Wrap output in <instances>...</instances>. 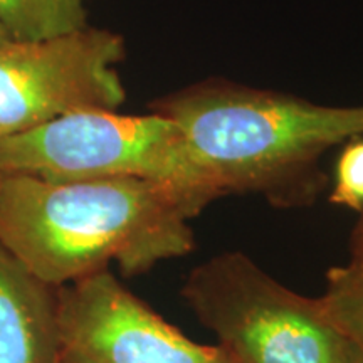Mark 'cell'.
<instances>
[{
    "label": "cell",
    "mask_w": 363,
    "mask_h": 363,
    "mask_svg": "<svg viewBox=\"0 0 363 363\" xmlns=\"http://www.w3.org/2000/svg\"><path fill=\"white\" fill-rule=\"evenodd\" d=\"M331 201L353 211H363V140L343 150L337 165Z\"/></svg>",
    "instance_id": "cell-10"
},
{
    "label": "cell",
    "mask_w": 363,
    "mask_h": 363,
    "mask_svg": "<svg viewBox=\"0 0 363 363\" xmlns=\"http://www.w3.org/2000/svg\"><path fill=\"white\" fill-rule=\"evenodd\" d=\"M121 35L84 29L0 44V138L78 111H116L126 89Z\"/></svg>",
    "instance_id": "cell-5"
},
{
    "label": "cell",
    "mask_w": 363,
    "mask_h": 363,
    "mask_svg": "<svg viewBox=\"0 0 363 363\" xmlns=\"http://www.w3.org/2000/svg\"><path fill=\"white\" fill-rule=\"evenodd\" d=\"M11 38H9V34L6 33V29H4L2 24H0V44L6 43V40H9Z\"/></svg>",
    "instance_id": "cell-13"
},
{
    "label": "cell",
    "mask_w": 363,
    "mask_h": 363,
    "mask_svg": "<svg viewBox=\"0 0 363 363\" xmlns=\"http://www.w3.org/2000/svg\"><path fill=\"white\" fill-rule=\"evenodd\" d=\"M342 363H363V352L352 345L347 340V350H345V357Z\"/></svg>",
    "instance_id": "cell-12"
},
{
    "label": "cell",
    "mask_w": 363,
    "mask_h": 363,
    "mask_svg": "<svg viewBox=\"0 0 363 363\" xmlns=\"http://www.w3.org/2000/svg\"><path fill=\"white\" fill-rule=\"evenodd\" d=\"M350 247H352L350 264L363 269V211H360V219H358L355 229H353Z\"/></svg>",
    "instance_id": "cell-11"
},
{
    "label": "cell",
    "mask_w": 363,
    "mask_h": 363,
    "mask_svg": "<svg viewBox=\"0 0 363 363\" xmlns=\"http://www.w3.org/2000/svg\"><path fill=\"white\" fill-rule=\"evenodd\" d=\"M91 0H0V24L13 40H39L88 27Z\"/></svg>",
    "instance_id": "cell-8"
},
{
    "label": "cell",
    "mask_w": 363,
    "mask_h": 363,
    "mask_svg": "<svg viewBox=\"0 0 363 363\" xmlns=\"http://www.w3.org/2000/svg\"><path fill=\"white\" fill-rule=\"evenodd\" d=\"M0 174L52 182L142 179L165 185L202 211L219 197L184 131L163 113L78 111L0 138Z\"/></svg>",
    "instance_id": "cell-3"
},
{
    "label": "cell",
    "mask_w": 363,
    "mask_h": 363,
    "mask_svg": "<svg viewBox=\"0 0 363 363\" xmlns=\"http://www.w3.org/2000/svg\"><path fill=\"white\" fill-rule=\"evenodd\" d=\"M201 208L142 179L52 182L0 174V246L48 286H65L115 259L138 274L194 247Z\"/></svg>",
    "instance_id": "cell-1"
},
{
    "label": "cell",
    "mask_w": 363,
    "mask_h": 363,
    "mask_svg": "<svg viewBox=\"0 0 363 363\" xmlns=\"http://www.w3.org/2000/svg\"><path fill=\"white\" fill-rule=\"evenodd\" d=\"M326 281V291L320 298L326 316L363 352V269L348 262L330 269Z\"/></svg>",
    "instance_id": "cell-9"
},
{
    "label": "cell",
    "mask_w": 363,
    "mask_h": 363,
    "mask_svg": "<svg viewBox=\"0 0 363 363\" xmlns=\"http://www.w3.org/2000/svg\"><path fill=\"white\" fill-rule=\"evenodd\" d=\"M56 308L65 363H235L189 340L108 269L65 286Z\"/></svg>",
    "instance_id": "cell-6"
},
{
    "label": "cell",
    "mask_w": 363,
    "mask_h": 363,
    "mask_svg": "<svg viewBox=\"0 0 363 363\" xmlns=\"http://www.w3.org/2000/svg\"><path fill=\"white\" fill-rule=\"evenodd\" d=\"M158 111L180 126L220 195L272 190L330 147L363 135V106H321L266 91L194 89Z\"/></svg>",
    "instance_id": "cell-2"
},
{
    "label": "cell",
    "mask_w": 363,
    "mask_h": 363,
    "mask_svg": "<svg viewBox=\"0 0 363 363\" xmlns=\"http://www.w3.org/2000/svg\"><path fill=\"white\" fill-rule=\"evenodd\" d=\"M0 363H65L56 296L0 246Z\"/></svg>",
    "instance_id": "cell-7"
},
{
    "label": "cell",
    "mask_w": 363,
    "mask_h": 363,
    "mask_svg": "<svg viewBox=\"0 0 363 363\" xmlns=\"http://www.w3.org/2000/svg\"><path fill=\"white\" fill-rule=\"evenodd\" d=\"M184 298L235 363H342L347 338L311 299L272 279L240 252L197 266Z\"/></svg>",
    "instance_id": "cell-4"
}]
</instances>
